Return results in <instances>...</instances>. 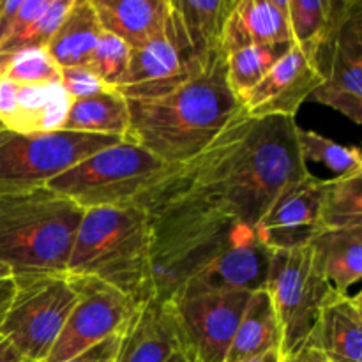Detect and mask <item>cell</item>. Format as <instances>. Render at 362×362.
<instances>
[{
  "instance_id": "33",
  "label": "cell",
  "mask_w": 362,
  "mask_h": 362,
  "mask_svg": "<svg viewBox=\"0 0 362 362\" xmlns=\"http://www.w3.org/2000/svg\"><path fill=\"white\" fill-rule=\"evenodd\" d=\"M131 48L115 35L103 32L87 67L106 87L117 88L129 66Z\"/></svg>"
},
{
  "instance_id": "2",
  "label": "cell",
  "mask_w": 362,
  "mask_h": 362,
  "mask_svg": "<svg viewBox=\"0 0 362 362\" xmlns=\"http://www.w3.org/2000/svg\"><path fill=\"white\" fill-rule=\"evenodd\" d=\"M129 127L124 140L140 145L172 166L197 158L232 120L243 103L226 80L223 49L179 85L151 95L126 98Z\"/></svg>"
},
{
  "instance_id": "15",
  "label": "cell",
  "mask_w": 362,
  "mask_h": 362,
  "mask_svg": "<svg viewBox=\"0 0 362 362\" xmlns=\"http://www.w3.org/2000/svg\"><path fill=\"white\" fill-rule=\"evenodd\" d=\"M324 179L308 175L286 186L257 225V235L271 251L308 246L322 230Z\"/></svg>"
},
{
  "instance_id": "29",
  "label": "cell",
  "mask_w": 362,
  "mask_h": 362,
  "mask_svg": "<svg viewBox=\"0 0 362 362\" xmlns=\"http://www.w3.org/2000/svg\"><path fill=\"white\" fill-rule=\"evenodd\" d=\"M226 66V80L230 88L240 103L265 76L272 64L279 59L274 49L260 48L255 45H240L235 48L223 49Z\"/></svg>"
},
{
  "instance_id": "39",
  "label": "cell",
  "mask_w": 362,
  "mask_h": 362,
  "mask_svg": "<svg viewBox=\"0 0 362 362\" xmlns=\"http://www.w3.org/2000/svg\"><path fill=\"white\" fill-rule=\"evenodd\" d=\"M239 362H281V352H279V350H274V352H267L260 357H253V359Z\"/></svg>"
},
{
  "instance_id": "35",
  "label": "cell",
  "mask_w": 362,
  "mask_h": 362,
  "mask_svg": "<svg viewBox=\"0 0 362 362\" xmlns=\"http://www.w3.org/2000/svg\"><path fill=\"white\" fill-rule=\"evenodd\" d=\"M120 338H122V334H117L113 338L105 339V341L98 343V345L85 350V352L78 354L76 357H73V359H69L67 362H113L117 357V352H119Z\"/></svg>"
},
{
  "instance_id": "10",
  "label": "cell",
  "mask_w": 362,
  "mask_h": 362,
  "mask_svg": "<svg viewBox=\"0 0 362 362\" xmlns=\"http://www.w3.org/2000/svg\"><path fill=\"white\" fill-rule=\"evenodd\" d=\"M264 290L271 297L281 329V356L311 336L332 286L317 267L310 244L272 251Z\"/></svg>"
},
{
  "instance_id": "40",
  "label": "cell",
  "mask_w": 362,
  "mask_h": 362,
  "mask_svg": "<svg viewBox=\"0 0 362 362\" xmlns=\"http://www.w3.org/2000/svg\"><path fill=\"white\" fill-rule=\"evenodd\" d=\"M166 362H189V361H187L186 357H184L182 354L179 352V350H175V352H173L172 356H170V359L166 361Z\"/></svg>"
},
{
  "instance_id": "11",
  "label": "cell",
  "mask_w": 362,
  "mask_h": 362,
  "mask_svg": "<svg viewBox=\"0 0 362 362\" xmlns=\"http://www.w3.org/2000/svg\"><path fill=\"white\" fill-rule=\"evenodd\" d=\"M78 300L45 362H67L105 339L122 334L140 304L113 286L85 276H73Z\"/></svg>"
},
{
  "instance_id": "13",
  "label": "cell",
  "mask_w": 362,
  "mask_h": 362,
  "mask_svg": "<svg viewBox=\"0 0 362 362\" xmlns=\"http://www.w3.org/2000/svg\"><path fill=\"white\" fill-rule=\"evenodd\" d=\"M209 60V59H207ZM194 57L179 13L170 0L165 27L141 48L131 49L129 66L119 83L124 98L151 95L179 85L207 64Z\"/></svg>"
},
{
  "instance_id": "19",
  "label": "cell",
  "mask_w": 362,
  "mask_h": 362,
  "mask_svg": "<svg viewBox=\"0 0 362 362\" xmlns=\"http://www.w3.org/2000/svg\"><path fill=\"white\" fill-rule=\"evenodd\" d=\"M311 339L329 362H362L361 296L332 290L322 306Z\"/></svg>"
},
{
  "instance_id": "22",
  "label": "cell",
  "mask_w": 362,
  "mask_h": 362,
  "mask_svg": "<svg viewBox=\"0 0 362 362\" xmlns=\"http://www.w3.org/2000/svg\"><path fill=\"white\" fill-rule=\"evenodd\" d=\"M317 267L331 286L349 293L362 278V226L320 230L310 243Z\"/></svg>"
},
{
  "instance_id": "28",
  "label": "cell",
  "mask_w": 362,
  "mask_h": 362,
  "mask_svg": "<svg viewBox=\"0 0 362 362\" xmlns=\"http://www.w3.org/2000/svg\"><path fill=\"white\" fill-rule=\"evenodd\" d=\"M320 225L322 230L362 226V173L324 179Z\"/></svg>"
},
{
  "instance_id": "42",
  "label": "cell",
  "mask_w": 362,
  "mask_h": 362,
  "mask_svg": "<svg viewBox=\"0 0 362 362\" xmlns=\"http://www.w3.org/2000/svg\"><path fill=\"white\" fill-rule=\"evenodd\" d=\"M4 129V126H2V122H0V131H2Z\"/></svg>"
},
{
  "instance_id": "36",
  "label": "cell",
  "mask_w": 362,
  "mask_h": 362,
  "mask_svg": "<svg viewBox=\"0 0 362 362\" xmlns=\"http://www.w3.org/2000/svg\"><path fill=\"white\" fill-rule=\"evenodd\" d=\"M281 362H329V361L325 359V356L320 352V349L315 345V341L310 336V338H308L299 349L286 354V356H281Z\"/></svg>"
},
{
  "instance_id": "41",
  "label": "cell",
  "mask_w": 362,
  "mask_h": 362,
  "mask_svg": "<svg viewBox=\"0 0 362 362\" xmlns=\"http://www.w3.org/2000/svg\"><path fill=\"white\" fill-rule=\"evenodd\" d=\"M6 278H11V272L7 271L4 265H0V279H6Z\"/></svg>"
},
{
  "instance_id": "5",
  "label": "cell",
  "mask_w": 362,
  "mask_h": 362,
  "mask_svg": "<svg viewBox=\"0 0 362 362\" xmlns=\"http://www.w3.org/2000/svg\"><path fill=\"white\" fill-rule=\"evenodd\" d=\"M83 212L48 186L0 194V265L11 276L64 274Z\"/></svg>"
},
{
  "instance_id": "27",
  "label": "cell",
  "mask_w": 362,
  "mask_h": 362,
  "mask_svg": "<svg viewBox=\"0 0 362 362\" xmlns=\"http://www.w3.org/2000/svg\"><path fill=\"white\" fill-rule=\"evenodd\" d=\"M172 4L179 13L194 57L200 62H205L212 53L221 49L223 32L235 0H172Z\"/></svg>"
},
{
  "instance_id": "6",
  "label": "cell",
  "mask_w": 362,
  "mask_h": 362,
  "mask_svg": "<svg viewBox=\"0 0 362 362\" xmlns=\"http://www.w3.org/2000/svg\"><path fill=\"white\" fill-rule=\"evenodd\" d=\"M175 168L140 145L122 140L88 156L55 177L48 187L83 211L133 205L144 209L148 197Z\"/></svg>"
},
{
  "instance_id": "7",
  "label": "cell",
  "mask_w": 362,
  "mask_h": 362,
  "mask_svg": "<svg viewBox=\"0 0 362 362\" xmlns=\"http://www.w3.org/2000/svg\"><path fill=\"white\" fill-rule=\"evenodd\" d=\"M251 292L189 279L163 300L177 350L189 362H225Z\"/></svg>"
},
{
  "instance_id": "12",
  "label": "cell",
  "mask_w": 362,
  "mask_h": 362,
  "mask_svg": "<svg viewBox=\"0 0 362 362\" xmlns=\"http://www.w3.org/2000/svg\"><path fill=\"white\" fill-rule=\"evenodd\" d=\"M324 83L311 94L354 124H362V0H350L325 48L317 53Z\"/></svg>"
},
{
  "instance_id": "8",
  "label": "cell",
  "mask_w": 362,
  "mask_h": 362,
  "mask_svg": "<svg viewBox=\"0 0 362 362\" xmlns=\"http://www.w3.org/2000/svg\"><path fill=\"white\" fill-rule=\"evenodd\" d=\"M124 138L105 134L46 131H0V194L45 187L88 156L119 144Z\"/></svg>"
},
{
  "instance_id": "37",
  "label": "cell",
  "mask_w": 362,
  "mask_h": 362,
  "mask_svg": "<svg viewBox=\"0 0 362 362\" xmlns=\"http://www.w3.org/2000/svg\"><path fill=\"white\" fill-rule=\"evenodd\" d=\"M13 296H14L13 276H11V278H6V279H0V322H2L7 308H9Z\"/></svg>"
},
{
  "instance_id": "21",
  "label": "cell",
  "mask_w": 362,
  "mask_h": 362,
  "mask_svg": "<svg viewBox=\"0 0 362 362\" xmlns=\"http://www.w3.org/2000/svg\"><path fill=\"white\" fill-rule=\"evenodd\" d=\"M177 350L175 334L161 300L141 304L120 338L113 362H166Z\"/></svg>"
},
{
  "instance_id": "23",
  "label": "cell",
  "mask_w": 362,
  "mask_h": 362,
  "mask_svg": "<svg viewBox=\"0 0 362 362\" xmlns=\"http://www.w3.org/2000/svg\"><path fill=\"white\" fill-rule=\"evenodd\" d=\"M101 34L92 0H73L46 52L60 69L87 66Z\"/></svg>"
},
{
  "instance_id": "9",
  "label": "cell",
  "mask_w": 362,
  "mask_h": 362,
  "mask_svg": "<svg viewBox=\"0 0 362 362\" xmlns=\"http://www.w3.org/2000/svg\"><path fill=\"white\" fill-rule=\"evenodd\" d=\"M14 296L0 336L28 362H45L78 300L73 276H13Z\"/></svg>"
},
{
  "instance_id": "26",
  "label": "cell",
  "mask_w": 362,
  "mask_h": 362,
  "mask_svg": "<svg viewBox=\"0 0 362 362\" xmlns=\"http://www.w3.org/2000/svg\"><path fill=\"white\" fill-rule=\"evenodd\" d=\"M350 0H288L293 45L317 59L345 16Z\"/></svg>"
},
{
  "instance_id": "24",
  "label": "cell",
  "mask_w": 362,
  "mask_h": 362,
  "mask_svg": "<svg viewBox=\"0 0 362 362\" xmlns=\"http://www.w3.org/2000/svg\"><path fill=\"white\" fill-rule=\"evenodd\" d=\"M274 350L281 352V329L271 297L262 288L251 292L225 362L253 359Z\"/></svg>"
},
{
  "instance_id": "18",
  "label": "cell",
  "mask_w": 362,
  "mask_h": 362,
  "mask_svg": "<svg viewBox=\"0 0 362 362\" xmlns=\"http://www.w3.org/2000/svg\"><path fill=\"white\" fill-rule=\"evenodd\" d=\"M271 253L257 230L243 225L221 255L194 279L212 288L257 292L264 288L267 279Z\"/></svg>"
},
{
  "instance_id": "32",
  "label": "cell",
  "mask_w": 362,
  "mask_h": 362,
  "mask_svg": "<svg viewBox=\"0 0 362 362\" xmlns=\"http://www.w3.org/2000/svg\"><path fill=\"white\" fill-rule=\"evenodd\" d=\"M73 0H49L48 7L14 39L0 48V55L23 52V49H46L57 28L62 23Z\"/></svg>"
},
{
  "instance_id": "14",
  "label": "cell",
  "mask_w": 362,
  "mask_h": 362,
  "mask_svg": "<svg viewBox=\"0 0 362 362\" xmlns=\"http://www.w3.org/2000/svg\"><path fill=\"white\" fill-rule=\"evenodd\" d=\"M324 83L317 59L293 45L279 57L243 103L247 117H292Z\"/></svg>"
},
{
  "instance_id": "3",
  "label": "cell",
  "mask_w": 362,
  "mask_h": 362,
  "mask_svg": "<svg viewBox=\"0 0 362 362\" xmlns=\"http://www.w3.org/2000/svg\"><path fill=\"white\" fill-rule=\"evenodd\" d=\"M152 237V219L145 209H88L81 218L66 272L99 279L141 306L154 299Z\"/></svg>"
},
{
  "instance_id": "34",
  "label": "cell",
  "mask_w": 362,
  "mask_h": 362,
  "mask_svg": "<svg viewBox=\"0 0 362 362\" xmlns=\"http://www.w3.org/2000/svg\"><path fill=\"white\" fill-rule=\"evenodd\" d=\"M60 85H62L66 94L71 98V101L73 99L87 98V95L95 94V92L103 90L106 87L87 66L60 69Z\"/></svg>"
},
{
  "instance_id": "1",
  "label": "cell",
  "mask_w": 362,
  "mask_h": 362,
  "mask_svg": "<svg viewBox=\"0 0 362 362\" xmlns=\"http://www.w3.org/2000/svg\"><path fill=\"white\" fill-rule=\"evenodd\" d=\"M292 117H247L228 124L156 191L177 194L257 228L278 194L310 175Z\"/></svg>"
},
{
  "instance_id": "38",
  "label": "cell",
  "mask_w": 362,
  "mask_h": 362,
  "mask_svg": "<svg viewBox=\"0 0 362 362\" xmlns=\"http://www.w3.org/2000/svg\"><path fill=\"white\" fill-rule=\"evenodd\" d=\"M0 362H28L25 361L20 354L14 350V346L11 345L7 339H4L0 336Z\"/></svg>"
},
{
  "instance_id": "30",
  "label": "cell",
  "mask_w": 362,
  "mask_h": 362,
  "mask_svg": "<svg viewBox=\"0 0 362 362\" xmlns=\"http://www.w3.org/2000/svg\"><path fill=\"white\" fill-rule=\"evenodd\" d=\"M297 140L304 163H322L325 168L334 173V177L362 173V156L357 147H345L324 134L303 127L297 129Z\"/></svg>"
},
{
  "instance_id": "16",
  "label": "cell",
  "mask_w": 362,
  "mask_h": 362,
  "mask_svg": "<svg viewBox=\"0 0 362 362\" xmlns=\"http://www.w3.org/2000/svg\"><path fill=\"white\" fill-rule=\"evenodd\" d=\"M71 98L60 83L20 85L0 76V122L14 133L60 131Z\"/></svg>"
},
{
  "instance_id": "17",
  "label": "cell",
  "mask_w": 362,
  "mask_h": 362,
  "mask_svg": "<svg viewBox=\"0 0 362 362\" xmlns=\"http://www.w3.org/2000/svg\"><path fill=\"white\" fill-rule=\"evenodd\" d=\"M255 45L285 55L293 46L288 0H235L223 32L221 49Z\"/></svg>"
},
{
  "instance_id": "4",
  "label": "cell",
  "mask_w": 362,
  "mask_h": 362,
  "mask_svg": "<svg viewBox=\"0 0 362 362\" xmlns=\"http://www.w3.org/2000/svg\"><path fill=\"white\" fill-rule=\"evenodd\" d=\"M144 209L152 219V283L154 299L161 303L209 267L243 226L219 212L161 191H154Z\"/></svg>"
},
{
  "instance_id": "31",
  "label": "cell",
  "mask_w": 362,
  "mask_h": 362,
  "mask_svg": "<svg viewBox=\"0 0 362 362\" xmlns=\"http://www.w3.org/2000/svg\"><path fill=\"white\" fill-rule=\"evenodd\" d=\"M0 76L20 85L60 83V67L46 49H23L0 55Z\"/></svg>"
},
{
  "instance_id": "25",
  "label": "cell",
  "mask_w": 362,
  "mask_h": 362,
  "mask_svg": "<svg viewBox=\"0 0 362 362\" xmlns=\"http://www.w3.org/2000/svg\"><path fill=\"white\" fill-rule=\"evenodd\" d=\"M129 127V108L119 88L105 87L87 98L73 99L64 131L126 138Z\"/></svg>"
},
{
  "instance_id": "20",
  "label": "cell",
  "mask_w": 362,
  "mask_h": 362,
  "mask_svg": "<svg viewBox=\"0 0 362 362\" xmlns=\"http://www.w3.org/2000/svg\"><path fill=\"white\" fill-rule=\"evenodd\" d=\"M103 32L115 35L131 49L151 41L165 27L170 0H92Z\"/></svg>"
}]
</instances>
